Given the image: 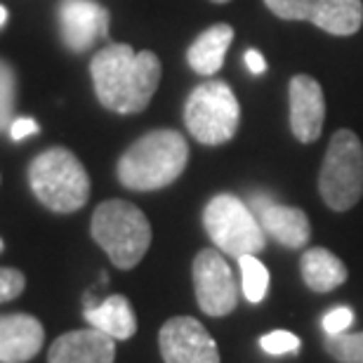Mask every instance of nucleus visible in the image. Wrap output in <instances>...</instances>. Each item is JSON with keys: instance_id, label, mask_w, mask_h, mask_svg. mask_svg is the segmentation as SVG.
I'll return each mask as SVG.
<instances>
[{"instance_id": "f257e3e1", "label": "nucleus", "mask_w": 363, "mask_h": 363, "mask_svg": "<svg viewBox=\"0 0 363 363\" xmlns=\"http://www.w3.org/2000/svg\"><path fill=\"white\" fill-rule=\"evenodd\" d=\"M90 74L101 106L116 113H140L154 99L163 67L151 50L135 52L125 43H113L92 57Z\"/></svg>"}, {"instance_id": "f03ea898", "label": "nucleus", "mask_w": 363, "mask_h": 363, "mask_svg": "<svg viewBox=\"0 0 363 363\" xmlns=\"http://www.w3.org/2000/svg\"><path fill=\"white\" fill-rule=\"evenodd\" d=\"M189 163V144L177 130H154L121 156L116 175L133 191H158L179 179Z\"/></svg>"}, {"instance_id": "7ed1b4c3", "label": "nucleus", "mask_w": 363, "mask_h": 363, "mask_svg": "<svg viewBox=\"0 0 363 363\" xmlns=\"http://www.w3.org/2000/svg\"><path fill=\"white\" fill-rule=\"evenodd\" d=\"M33 196L52 213H76L90 199V177L83 163L64 147L43 151L28 165Z\"/></svg>"}, {"instance_id": "20e7f679", "label": "nucleus", "mask_w": 363, "mask_h": 363, "mask_svg": "<svg viewBox=\"0 0 363 363\" xmlns=\"http://www.w3.org/2000/svg\"><path fill=\"white\" fill-rule=\"evenodd\" d=\"M90 231L97 245L118 269H133L140 264L154 236L147 215L133 203L121 199L104 201L97 206Z\"/></svg>"}, {"instance_id": "39448f33", "label": "nucleus", "mask_w": 363, "mask_h": 363, "mask_svg": "<svg viewBox=\"0 0 363 363\" xmlns=\"http://www.w3.org/2000/svg\"><path fill=\"white\" fill-rule=\"evenodd\" d=\"M203 227L215 248L231 257L257 255L267 248V234L250 206L234 194H217L203 210Z\"/></svg>"}, {"instance_id": "423d86ee", "label": "nucleus", "mask_w": 363, "mask_h": 363, "mask_svg": "<svg viewBox=\"0 0 363 363\" xmlns=\"http://www.w3.org/2000/svg\"><path fill=\"white\" fill-rule=\"evenodd\" d=\"M241 106L234 90L224 81H206L194 88L184 104V123L196 142L220 147L234 140Z\"/></svg>"}, {"instance_id": "0eeeda50", "label": "nucleus", "mask_w": 363, "mask_h": 363, "mask_svg": "<svg viewBox=\"0 0 363 363\" xmlns=\"http://www.w3.org/2000/svg\"><path fill=\"white\" fill-rule=\"evenodd\" d=\"M318 191L335 213L352 210L363 196V144L352 130H337L325 151Z\"/></svg>"}, {"instance_id": "6e6552de", "label": "nucleus", "mask_w": 363, "mask_h": 363, "mask_svg": "<svg viewBox=\"0 0 363 363\" xmlns=\"http://www.w3.org/2000/svg\"><path fill=\"white\" fill-rule=\"evenodd\" d=\"M281 19L311 21L333 35H352L363 24V0H264Z\"/></svg>"}, {"instance_id": "1a4fd4ad", "label": "nucleus", "mask_w": 363, "mask_h": 363, "mask_svg": "<svg viewBox=\"0 0 363 363\" xmlns=\"http://www.w3.org/2000/svg\"><path fill=\"white\" fill-rule=\"evenodd\" d=\"M196 300L203 314L208 316H227L238 304V286L231 274V267L220 250L206 248L194 257L191 264Z\"/></svg>"}, {"instance_id": "9d476101", "label": "nucleus", "mask_w": 363, "mask_h": 363, "mask_svg": "<svg viewBox=\"0 0 363 363\" xmlns=\"http://www.w3.org/2000/svg\"><path fill=\"white\" fill-rule=\"evenodd\" d=\"M158 347L165 363H220L213 335L191 316H175L163 323Z\"/></svg>"}, {"instance_id": "9b49d317", "label": "nucleus", "mask_w": 363, "mask_h": 363, "mask_svg": "<svg viewBox=\"0 0 363 363\" xmlns=\"http://www.w3.org/2000/svg\"><path fill=\"white\" fill-rule=\"evenodd\" d=\"M250 210L262 224L264 234L272 236L283 248H304L311 238V224L304 210L293 206H281L269 194H252Z\"/></svg>"}, {"instance_id": "f8f14e48", "label": "nucleus", "mask_w": 363, "mask_h": 363, "mask_svg": "<svg viewBox=\"0 0 363 363\" xmlns=\"http://www.w3.org/2000/svg\"><path fill=\"white\" fill-rule=\"evenodd\" d=\"M60 28L69 50L85 52L97 40L106 38L108 12L94 0H62Z\"/></svg>"}, {"instance_id": "ddd939ff", "label": "nucleus", "mask_w": 363, "mask_h": 363, "mask_svg": "<svg viewBox=\"0 0 363 363\" xmlns=\"http://www.w3.org/2000/svg\"><path fill=\"white\" fill-rule=\"evenodd\" d=\"M325 121V99L316 78L300 74L290 81V130L295 140L311 144L321 137Z\"/></svg>"}, {"instance_id": "4468645a", "label": "nucleus", "mask_w": 363, "mask_h": 363, "mask_svg": "<svg viewBox=\"0 0 363 363\" xmlns=\"http://www.w3.org/2000/svg\"><path fill=\"white\" fill-rule=\"evenodd\" d=\"M116 340L97 328L64 333L48 352V363H113Z\"/></svg>"}, {"instance_id": "2eb2a0df", "label": "nucleus", "mask_w": 363, "mask_h": 363, "mask_svg": "<svg viewBox=\"0 0 363 363\" xmlns=\"http://www.w3.org/2000/svg\"><path fill=\"white\" fill-rule=\"evenodd\" d=\"M45 342L43 323L31 314L0 316V363H28Z\"/></svg>"}, {"instance_id": "dca6fc26", "label": "nucleus", "mask_w": 363, "mask_h": 363, "mask_svg": "<svg viewBox=\"0 0 363 363\" xmlns=\"http://www.w3.org/2000/svg\"><path fill=\"white\" fill-rule=\"evenodd\" d=\"M83 316L90 328H97L113 340H130L137 333V316L125 295H108L94 307H85Z\"/></svg>"}, {"instance_id": "f3484780", "label": "nucleus", "mask_w": 363, "mask_h": 363, "mask_svg": "<svg viewBox=\"0 0 363 363\" xmlns=\"http://www.w3.org/2000/svg\"><path fill=\"white\" fill-rule=\"evenodd\" d=\"M234 40V28L229 24H215L206 28L186 50V62L196 74L213 76L222 69L224 55Z\"/></svg>"}, {"instance_id": "a211bd4d", "label": "nucleus", "mask_w": 363, "mask_h": 363, "mask_svg": "<svg viewBox=\"0 0 363 363\" xmlns=\"http://www.w3.org/2000/svg\"><path fill=\"white\" fill-rule=\"evenodd\" d=\"M302 281L314 293H330L347 281V267L337 255L325 248H309L300 262Z\"/></svg>"}, {"instance_id": "6ab92c4d", "label": "nucleus", "mask_w": 363, "mask_h": 363, "mask_svg": "<svg viewBox=\"0 0 363 363\" xmlns=\"http://www.w3.org/2000/svg\"><path fill=\"white\" fill-rule=\"evenodd\" d=\"M238 267H241V288L245 300L252 304H259L264 300L267 290H269V272L259 262L257 255H243L238 257Z\"/></svg>"}, {"instance_id": "aec40b11", "label": "nucleus", "mask_w": 363, "mask_h": 363, "mask_svg": "<svg viewBox=\"0 0 363 363\" xmlns=\"http://www.w3.org/2000/svg\"><path fill=\"white\" fill-rule=\"evenodd\" d=\"M325 352L340 363H363V333H335L325 335Z\"/></svg>"}, {"instance_id": "412c9836", "label": "nucleus", "mask_w": 363, "mask_h": 363, "mask_svg": "<svg viewBox=\"0 0 363 363\" xmlns=\"http://www.w3.org/2000/svg\"><path fill=\"white\" fill-rule=\"evenodd\" d=\"M17 106V76L5 60H0V130H7L14 121Z\"/></svg>"}, {"instance_id": "4be33fe9", "label": "nucleus", "mask_w": 363, "mask_h": 363, "mask_svg": "<svg viewBox=\"0 0 363 363\" xmlns=\"http://www.w3.org/2000/svg\"><path fill=\"white\" fill-rule=\"evenodd\" d=\"M259 345H262L264 352L269 354H288V352H297L300 350V337L295 335V333H288V330H274L269 335H264L259 340Z\"/></svg>"}, {"instance_id": "5701e85b", "label": "nucleus", "mask_w": 363, "mask_h": 363, "mask_svg": "<svg viewBox=\"0 0 363 363\" xmlns=\"http://www.w3.org/2000/svg\"><path fill=\"white\" fill-rule=\"evenodd\" d=\"M26 288V279L19 269L0 267V302H10L19 297Z\"/></svg>"}, {"instance_id": "b1692460", "label": "nucleus", "mask_w": 363, "mask_h": 363, "mask_svg": "<svg viewBox=\"0 0 363 363\" xmlns=\"http://www.w3.org/2000/svg\"><path fill=\"white\" fill-rule=\"evenodd\" d=\"M354 323V311L350 307H335L323 316V330L325 335H335V333L350 330Z\"/></svg>"}, {"instance_id": "393cba45", "label": "nucleus", "mask_w": 363, "mask_h": 363, "mask_svg": "<svg viewBox=\"0 0 363 363\" xmlns=\"http://www.w3.org/2000/svg\"><path fill=\"white\" fill-rule=\"evenodd\" d=\"M38 130H40V125L33 118H14L10 125V137L14 142H21V140H26V137L35 135Z\"/></svg>"}, {"instance_id": "a878e982", "label": "nucleus", "mask_w": 363, "mask_h": 363, "mask_svg": "<svg viewBox=\"0 0 363 363\" xmlns=\"http://www.w3.org/2000/svg\"><path fill=\"white\" fill-rule=\"evenodd\" d=\"M245 64H248L250 74H264V71H267L264 57L259 55L257 50H248V52H245Z\"/></svg>"}, {"instance_id": "bb28decb", "label": "nucleus", "mask_w": 363, "mask_h": 363, "mask_svg": "<svg viewBox=\"0 0 363 363\" xmlns=\"http://www.w3.org/2000/svg\"><path fill=\"white\" fill-rule=\"evenodd\" d=\"M5 21H7V10H5L3 5H0V26H3Z\"/></svg>"}, {"instance_id": "cd10ccee", "label": "nucleus", "mask_w": 363, "mask_h": 363, "mask_svg": "<svg viewBox=\"0 0 363 363\" xmlns=\"http://www.w3.org/2000/svg\"><path fill=\"white\" fill-rule=\"evenodd\" d=\"M213 3H217V5H222V3H229V0H213Z\"/></svg>"}, {"instance_id": "c85d7f7f", "label": "nucleus", "mask_w": 363, "mask_h": 363, "mask_svg": "<svg viewBox=\"0 0 363 363\" xmlns=\"http://www.w3.org/2000/svg\"><path fill=\"white\" fill-rule=\"evenodd\" d=\"M3 248H5V243H3V238H0V252H3Z\"/></svg>"}]
</instances>
